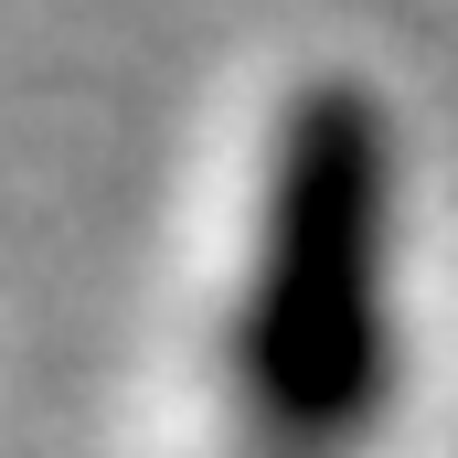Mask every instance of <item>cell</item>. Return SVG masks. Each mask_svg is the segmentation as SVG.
Here are the masks:
<instances>
[{"mask_svg": "<svg viewBox=\"0 0 458 458\" xmlns=\"http://www.w3.org/2000/svg\"><path fill=\"white\" fill-rule=\"evenodd\" d=\"M225 405L267 458H362L405 405V117L373 75L331 64L267 107Z\"/></svg>", "mask_w": 458, "mask_h": 458, "instance_id": "obj_1", "label": "cell"}, {"mask_svg": "<svg viewBox=\"0 0 458 458\" xmlns=\"http://www.w3.org/2000/svg\"><path fill=\"white\" fill-rule=\"evenodd\" d=\"M225 458H267V448H225Z\"/></svg>", "mask_w": 458, "mask_h": 458, "instance_id": "obj_2", "label": "cell"}]
</instances>
